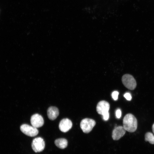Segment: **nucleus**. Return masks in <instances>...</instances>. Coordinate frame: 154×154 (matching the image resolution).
<instances>
[{
  "instance_id": "1",
  "label": "nucleus",
  "mask_w": 154,
  "mask_h": 154,
  "mask_svg": "<svg viewBox=\"0 0 154 154\" xmlns=\"http://www.w3.org/2000/svg\"><path fill=\"white\" fill-rule=\"evenodd\" d=\"M123 125L126 131L130 132H133L136 131L137 128V120L132 114H127L123 118Z\"/></svg>"
},
{
  "instance_id": "2",
  "label": "nucleus",
  "mask_w": 154,
  "mask_h": 154,
  "mask_svg": "<svg viewBox=\"0 0 154 154\" xmlns=\"http://www.w3.org/2000/svg\"><path fill=\"white\" fill-rule=\"evenodd\" d=\"M122 82L127 89L133 90L135 89L137 86L136 82L133 77L129 74H126L122 76Z\"/></svg>"
},
{
  "instance_id": "3",
  "label": "nucleus",
  "mask_w": 154,
  "mask_h": 154,
  "mask_svg": "<svg viewBox=\"0 0 154 154\" xmlns=\"http://www.w3.org/2000/svg\"><path fill=\"white\" fill-rule=\"evenodd\" d=\"M96 123L95 121L93 119L86 118L81 121L80 127L83 132L88 133L92 131Z\"/></svg>"
},
{
  "instance_id": "4",
  "label": "nucleus",
  "mask_w": 154,
  "mask_h": 154,
  "mask_svg": "<svg viewBox=\"0 0 154 154\" xmlns=\"http://www.w3.org/2000/svg\"><path fill=\"white\" fill-rule=\"evenodd\" d=\"M21 131L24 134L30 137H34L38 133L37 128L27 124H23L20 127Z\"/></svg>"
},
{
  "instance_id": "5",
  "label": "nucleus",
  "mask_w": 154,
  "mask_h": 154,
  "mask_svg": "<svg viewBox=\"0 0 154 154\" xmlns=\"http://www.w3.org/2000/svg\"><path fill=\"white\" fill-rule=\"evenodd\" d=\"M45 142L41 137L35 138L32 143V147L35 152H39L42 151L45 147Z\"/></svg>"
},
{
  "instance_id": "6",
  "label": "nucleus",
  "mask_w": 154,
  "mask_h": 154,
  "mask_svg": "<svg viewBox=\"0 0 154 154\" xmlns=\"http://www.w3.org/2000/svg\"><path fill=\"white\" fill-rule=\"evenodd\" d=\"M30 121L32 126L36 128L42 127L44 124L42 116L37 114H33L31 116Z\"/></svg>"
},
{
  "instance_id": "7",
  "label": "nucleus",
  "mask_w": 154,
  "mask_h": 154,
  "mask_svg": "<svg viewBox=\"0 0 154 154\" xmlns=\"http://www.w3.org/2000/svg\"><path fill=\"white\" fill-rule=\"evenodd\" d=\"M110 108V105L107 102L102 100L99 102L97 104L96 111L97 113L102 115L104 114L109 112Z\"/></svg>"
},
{
  "instance_id": "8",
  "label": "nucleus",
  "mask_w": 154,
  "mask_h": 154,
  "mask_svg": "<svg viewBox=\"0 0 154 154\" xmlns=\"http://www.w3.org/2000/svg\"><path fill=\"white\" fill-rule=\"evenodd\" d=\"M72 125V123L70 119L68 118H64L60 122L59 128L61 131L66 132L71 128Z\"/></svg>"
},
{
  "instance_id": "9",
  "label": "nucleus",
  "mask_w": 154,
  "mask_h": 154,
  "mask_svg": "<svg viewBox=\"0 0 154 154\" xmlns=\"http://www.w3.org/2000/svg\"><path fill=\"white\" fill-rule=\"evenodd\" d=\"M125 132L126 130L123 126H118L113 130L112 134V138L114 140H118L124 135Z\"/></svg>"
},
{
  "instance_id": "10",
  "label": "nucleus",
  "mask_w": 154,
  "mask_h": 154,
  "mask_svg": "<svg viewBox=\"0 0 154 154\" xmlns=\"http://www.w3.org/2000/svg\"><path fill=\"white\" fill-rule=\"evenodd\" d=\"M59 114L58 109L54 106L49 107L47 110V115L48 118L52 120L55 119Z\"/></svg>"
},
{
  "instance_id": "11",
  "label": "nucleus",
  "mask_w": 154,
  "mask_h": 154,
  "mask_svg": "<svg viewBox=\"0 0 154 154\" xmlns=\"http://www.w3.org/2000/svg\"><path fill=\"white\" fill-rule=\"evenodd\" d=\"M68 143L67 140L66 139L63 138L57 139L54 141L55 145L61 149L66 148L67 146Z\"/></svg>"
},
{
  "instance_id": "12",
  "label": "nucleus",
  "mask_w": 154,
  "mask_h": 154,
  "mask_svg": "<svg viewBox=\"0 0 154 154\" xmlns=\"http://www.w3.org/2000/svg\"><path fill=\"white\" fill-rule=\"evenodd\" d=\"M145 140L151 144H154V135L151 132L147 133L145 135Z\"/></svg>"
},
{
  "instance_id": "13",
  "label": "nucleus",
  "mask_w": 154,
  "mask_h": 154,
  "mask_svg": "<svg viewBox=\"0 0 154 154\" xmlns=\"http://www.w3.org/2000/svg\"><path fill=\"white\" fill-rule=\"evenodd\" d=\"M119 94V93L118 91H114L112 94V98L114 100H117L118 99Z\"/></svg>"
},
{
  "instance_id": "14",
  "label": "nucleus",
  "mask_w": 154,
  "mask_h": 154,
  "mask_svg": "<svg viewBox=\"0 0 154 154\" xmlns=\"http://www.w3.org/2000/svg\"><path fill=\"white\" fill-rule=\"evenodd\" d=\"M123 96L127 100L130 101L132 99L131 95L129 92H126L124 94Z\"/></svg>"
},
{
  "instance_id": "15",
  "label": "nucleus",
  "mask_w": 154,
  "mask_h": 154,
  "mask_svg": "<svg viewBox=\"0 0 154 154\" xmlns=\"http://www.w3.org/2000/svg\"><path fill=\"white\" fill-rule=\"evenodd\" d=\"M121 112L120 109H117L116 112V117L117 118H120L121 116Z\"/></svg>"
},
{
  "instance_id": "16",
  "label": "nucleus",
  "mask_w": 154,
  "mask_h": 154,
  "mask_svg": "<svg viewBox=\"0 0 154 154\" xmlns=\"http://www.w3.org/2000/svg\"><path fill=\"white\" fill-rule=\"evenodd\" d=\"M103 118L105 121L108 120L109 117V112H107L104 114L102 115Z\"/></svg>"
},
{
  "instance_id": "17",
  "label": "nucleus",
  "mask_w": 154,
  "mask_h": 154,
  "mask_svg": "<svg viewBox=\"0 0 154 154\" xmlns=\"http://www.w3.org/2000/svg\"><path fill=\"white\" fill-rule=\"evenodd\" d=\"M152 131L154 133V123L153 124L152 126Z\"/></svg>"
}]
</instances>
